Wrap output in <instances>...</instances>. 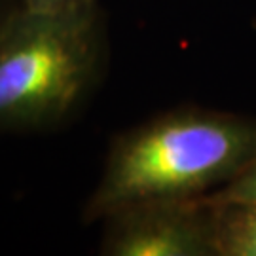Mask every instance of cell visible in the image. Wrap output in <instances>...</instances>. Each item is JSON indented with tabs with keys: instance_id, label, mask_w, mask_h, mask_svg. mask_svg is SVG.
Masks as SVG:
<instances>
[{
	"instance_id": "1",
	"label": "cell",
	"mask_w": 256,
	"mask_h": 256,
	"mask_svg": "<svg viewBox=\"0 0 256 256\" xmlns=\"http://www.w3.org/2000/svg\"><path fill=\"white\" fill-rule=\"evenodd\" d=\"M256 160V118L198 106L169 110L112 140L84 205L86 224L152 200L203 198Z\"/></svg>"
},
{
	"instance_id": "2",
	"label": "cell",
	"mask_w": 256,
	"mask_h": 256,
	"mask_svg": "<svg viewBox=\"0 0 256 256\" xmlns=\"http://www.w3.org/2000/svg\"><path fill=\"white\" fill-rule=\"evenodd\" d=\"M106 52L101 6L19 10L0 30V135L66 124L101 80Z\"/></svg>"
},
{
	"instance_id": "3",
	"label": "cell",
	"mask_w": 256,
	"mask_h": 256,
	"mask_svg": "<svg viewBox=\"0 0 256 256\" xmlns=\"http://www.w3.org/2000/svg\"><path fill=\"white\" fill-rule=\"evenodd\" d=\"M101 222L104 256H214V209L203 198L135 203Z\"/></svg>"
},
{
	"instance_id": "4",
	"label": "cell",
	"mask_w": 256,
	"mask_h": 256,
	"mask_svg": "<svg viewBox=\"0 0 256 256\" xmlns=\"http://www.w3.org/2000/svg\"><path fill=\"white\" fill-rule=\"evenodd\" d=\"M210 205L214 209V256H256V203Z\"/></svg>"
},
{
	"instance_id": "5",
	"label": "cell",
	"mask_w": 256,
	"mask_h": 256,
	"mask_svg": "<svg viewBox=\"0 0 256 256\" xmlns=\"http://www.w3.org/2000/svg\"><path fill=\"white\" fill-rule=\"evenodd\" d=\"M209 203H256V160L220 190L203 196Z\"/></svg>"
},
{
	"instance_id": "6",
	"label": "cell",
	"mask_w": 256,
	"mask_h": 256,
	"mask_svg": "<svg viewBox=\"0 0 256 256\" xmlns=\"http://www.w3.org/2000/svg\"><path fill=\"white\" fill-rule=\"evenodd\" d=\"M21 6L38 12H68L99 6V0H21Z\"/></svg>"
},
{
	"instance_id": "7",
	"label": "cell",
	"mask_w": 256,
	"mask_h": 256,
	"mask_svg": "<svg viewBox=\"0 0 256 256\" xmlns=\"http://www.w3.org/2000/svg\"><path fill=\"white\" fill-rule=\"evenodd\" d=\"M21 8V0H0V30Z\"/></svg>"
}]
</instances>
